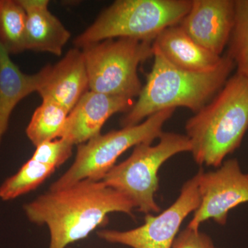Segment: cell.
I'll use <instances>...</instances> for the list:
<instances>
[{
    "instance_id": "1",
    "label": "cell",
    "mask_w": 248,
    "mask_h": 248,
    "mask_svg": "<svg viewBox=\"0 0 248 248\" xmlns=\"http://www.w3.org/2000/svg\"><path fill=\"white\" fill-rule=\"evenodd\" d=\"M135 208L125 196L103 181L90 179L49 190L24 205L29 221L48 227V248H66L107 224L109 214L123 213L133 217Z\"/></svg>"
},
{
    "instance_id": "2",
    "label": "cell",
    "mask_w": 248,
    "mask_h": 248,
    "mask_svg": "<svg viewBox=\"0 0 248 248\" xmlns=\"http://www.w3.org/2000/svg\"><path fill=\"white\" fill-rule=\"evenodd\" d=\"M153 50L151 71L146 75V84L138 101L121 122L123 128L140 124L166 109L184 107L196 113L219 92L236 68L232 60L225 55L214 71H187L173 65L154 47Z\"/></svg>"
},
{
    "instance_id": "3",
    "label": "cell",
    "mask_w": 248,
    "mask_h": 248,
    "mask_svg": "<svg viewBox=\"0 0 248 248\" xmlns=\"http://www.w3.org/2000/svg\"><path fill=\"white\" fill-rule=\"evenodd\" d=\"M199 166L218 168L241 146L248 129V76L235 73L186 124Z\"/></svg>"
},
{
    "instance_id": "4",
    "label": "cell",
    "mask_w": 248,
    "mask_h": 248,
    "mask_svg": "<svg viewBox=\"0 0 248 248\" xmlns=\"http://www.w3.org/2000/svg\"><path fill=\"white\" fill-rule=\"evenodd\" d=\"M192 0H117L75 40L76 48L110 39L153 42L165 29L178 25Z\"/></svg>"
},
{
    "instance_id": "5",
    "label": "cell",
    "mask_w": 248,
    "mask_h": 248,
    "mask_svg": "<svg viewBox=\"0 0 248 248\" xmlns=\"http://www.w3.org/2000/svg\"><path fill=\"white\" fill-rule=\"evenodd\" d=\"M155 146L141 143L135 146L128 159L115 165L102 180L146 215L161 210L155 201L159 186L160 168L174 155L191 151L190 142L186 135L163 132Z\"/></svg>"
},
{
    "instance_id": "6",
    "label": "cell",
    "mask_w": 248,
    "mask_h": 248,
    "mask_svg": "<svg viewBox=\"0 0 248 248\" xmlns=\"http://www.w3.org/2000/svg\"><path fill=\"white\" fill-rule=\"evenodd\" d=\"M176 109H166L150 116L141 123L99 135L78 148L76 159L50 190L64 188L85 179L102 181L129 148L152 143L163 133V127Z\"/></svg>"
},
{
    "instance_id": "7",
    "label": "cell",
    "mask_w": 248,
    "mask_h": 248,
    "mask_svg": "<svg viewBox=\"0 0 248 248\" xmlns=\"http://www.w3.org/2000/svg\"><path fill=\"white\" fill-rule=\"evenodd\" d=\"M84 53L90 91L133 99L141 92L138 67L154 55L153 42L110 39L88 46Z\"/></svg>"
},
{
    "instance_id": "8",
    "label": "cell",
    "mask_w": 248,
    "mask_h": 248,
    "mask_svg": "<svg viewBox=\"0 0 248 248\" xmlns=\"http://www.w3.org/2000/svg\"><path fill=\"white\" fill-rule=\"evenodd\" d=\"M199 172L183 185L177 200L156 216L148 214L142 226L126 231L102 230L98 237L131 248H172L183 221L200 206Z\"/></svg>"
},
{
    "instance_id": "9",
    "label": "cell",
    "mask_w": 248,
    "mask_h": 248,
    "mask_svg": "<svg viewBox=\"0 0 248 248\" xmlns=\"http://www.w3.org/2000/svg\"><path fill=\"white\" fill-rule=\"evenodd\" d=\"M198 172L201 202L187 228L197 231L208 219L225 226L230 210L248 202V174L236 159L226 160L216 170Z\"/></svg>"
},
{
    "instance_id": "10",
    "label": "cell",
    "mask_w": 248,
    "mask_h": 248,
    "mask_svg": "<svg viewBox=\"0 0 248 248\" xmlns=\"http://www.w3.org/2000/svg\"><path fill=\"white\" fill-rule=\"evenodd\" d=\"M234 6V0H192L178 25L197 45L222 56L232 30Z\"/></svg>"
},
{
    "instance_id": "11",
    "label": "cell",
    "mask_w": 248,
    "mask_h": 248,
    "mask_svg": "<svg viewBox=\"0 0 248 248\" xmlns=\"http://www.w3.org/2000/svg\"><path fill=\"white\" fill-rule=\"evenodd\" d=\"M133 99L87 91L70 112L60 138L82 144L100 135L103 125L117 112H128Z\"/></svg>"
},
{
    "instance_id": "12",
    "label": "cell",
    "mask_w": 248,
    "mask_h": 248,
    "mask_svg": "<svg viewBox=\"0 0 248 248\" xmlns=\"http://www.w3.org/2000/svg\"><path fill=\"white\" fill-rule=\"evenodd\" d=\"M47 67L45 81L37 93L42 100L57 103L71 112L89 89L82 50L72 48L55 66Z\"/></svg>"
},
{
    "instance_id": "13",
    "label": "cell",
    "mask_w": 248,
    "mask_h": 248,
    "mask_svg": "<svg viewBox=\"0 0 248 248\" xmlns=\"http://www.w3.org/2000/svg\"><path fill=\"white\" fill-rule=\"evenodd\" d=\"M27 14L26 50L60 56L71 37L60 19L48 9V0H19Z\"/></svg>"
},
{
    "instance_id": "14",
    "label": "cell",
    "mask_w": 248,
    "mask_h": 248,
    "mask_svg": "<svg viewBox=\"0 0 248 248\" xmlns=\"http://www.w3.org/2000/svg\"><path fill=\"white\" fill-rule=\"evenodd\" d=\"M155 48L168 61L186 71L206 73L216 69L223 60L197 45L179 25L163 31L153 41Z\"/></svg>"
},
{
    "instance_id": "15",
    "label": "cell",
    "mask_w": 248,
    "mask_h": 248,
    "mask_svg": "<svg viewBox=\"0 0 248 248\" xmlns=\"http://www.w3.org/2000/svg\"><path fill=\"white\" fill-rule=\"evenodd\" d=\"M10 55L0 42V145L13 110L24 98L39 91L48 70L46 66L36 74H25Z\"/></svg>"
},
{
    "instance_id": "16",
    "label": "cell",
    "mask_w": 248,
    "mask_h": 248,
    "mask_svg": "<svg viewBox=\"0 0 248 248\" xmlns=\"http://www.w3.org/2000/svg\"><path fill=\"white\" fill-rule=\"evenodd\" d=\"M70 112L57 103L42 100L27 128L28 138L37 147L60 138Z\"/></svg>"
},
{
    "instance_id": "17",
    "label": "cell",
    "mask_w": 248,
    "mask_h": 248,
    "mask_svg": "<svg viewBox=\"0 0 248 248\" xmlns=\"http://www.w3.org/2000/svg\"><path fill=\"white\" fill-rule=\"evenodd\" d=\"M27 14L19 0H0V42L10 55L26 50Z\"/></svg>"
},
{
    "instance_id": "18",
    "label": "cell",
    "mask_w": 248,
    "mask_h": 248,
    "mask_svg": "<svg viewBox=\"0 0 248 248\" xmlns=\"http://www.w3.org/2000/svg\"><path fill=\"white\" fill-rule=\"evenodd\" d=\"M56 169L31 158L17 173L8 178L0 186V199L9 201L35 190Z\"/></svg>"
},
{
    "instance_id": "19",
    "label": "cell",
    "mask_w": 248,
    "mask_h": 248,
    "mask_svg": "<svg viewBox=\"0 0 248 248\" xmlns=\"http://www.w3.org/2000/svg\"><path fill=\"white\" fill-rule=\"evenodd\" d=\"M234 18L226 55L236 73L248 76V0H234Z\"/></svg>"
},
{
    "instance_id": "20",
    "label": "cell",
    "mask_w": 248,
    "mask_h": 248,
    "mask_svg": "<svg viewBox=\"0 0 248 248\" xmlns=\"http://www.w3.org/2000/svg\"><path fill=\"white\" fill-rule=\"evenodd\" d=\"M73 146V143L64 138L45 141L36 147L31 158L57 169L71 157Z\"/></svg>"
},
{
    "instance_id": "21",
    "label": "cell",
    "mask_w": 248,
    "mask_h": 248,
    "mask_svg": "<svg viewBox=\"0 0 248 248\" xmlns=\"http://www.w3.org/2000/svg\"><path fill=\"white\" fill-rule=\"evenodd\" d=\"M172 248H221L217 247L213 239L200 230L186 228L177 235Z\"/></svg>"
}]
</instances>
